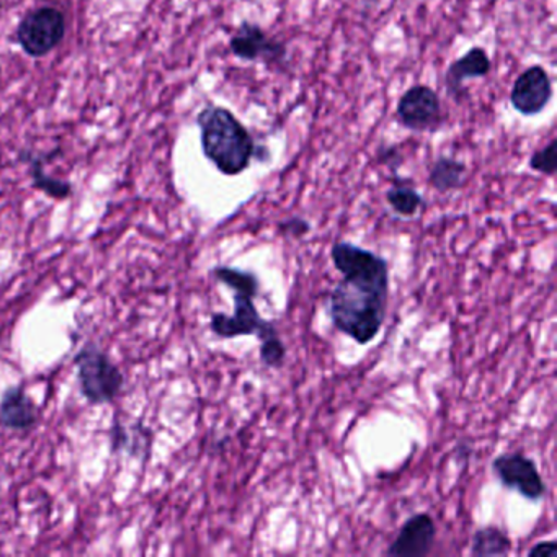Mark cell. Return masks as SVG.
Returning <instances> with one entry per match:
<instances>
[{"instance_id": "cell-17", "label": "cell", "mask_w": 557, "mask_h": 557, "mask_svg": "<svg viewBox=\"0 0 557 557\" xmlns=\"http://www.w3.org/2000/svg\"><path fill=\"white\" fill-rule=\"evenodd\" d=\"M286 354H288V348H286L285 342L280 338V335L265 338L260 344V360L265 367L278 370L285 364Z\"/></svg>"}, {"instance_id": "cell-13", "label": "cell", "mask_w": 557, "mask_h": 557, "mask_svg": "<svg viewBox=\"0 0 557 557\" xmlns=\"http://www.w3.org/2000/svg\"><path fill=\"white\" fill-rule=\"evenodd\" d=\"M466 172L468 168L465 162L455 158H440L430 169L429 182L440 194H448L465 185Z\"/></svg>"}, {"instance_id": "cell-4", "label": "cell", "mask_w": 557, "mask_h": 557, "mask_svg": "<svg viewBox=\"0 0 557 557\" xmlns=\"http://www.w3.org/2000/svg\"><path fill=\"white\" fill-rule=\"evenodd\" d=\"M79 376L81 393L90 404L112 403L122 391V371L96 344H87L74 357Z\"/></svg>"}, {"instance_id": "cell-11", "label": "cell", "mask_w": 557, "mask_h": 557, "mask_svg": "<svg viewBox=\"0 0 557 557\" xmlns=\"http://www.w3.org/2000/svg\"><path fill=\"white\" fill-rule=\"evenodd\" d=\"M492 63L484 48H471L465 57L449 64L445 74L446 94L456 102H461L468 96L465 83L468 79H482L491 73Z\"/></svg>"}, {"instance_id": "cell-8", "label": "cell", "mask_w": 557, "mask_h": 557, "mask_svg": "<svg viewBox=\"0 0 557 557\" xmlns=\"http://www.w3.org/2000/svg\"><path fill=\"white\" fill-rule=\"evenodd\" d=\"M492 471L504 487L518 492L527 500L537 502L546 495V484L536 462L523 453L497 456L492 461Z\"/></svg>"}, {"instance_id": "cell-5", "label": "cell", "mask_w": 557, "mask_h": 557, "mask_svg": "<svg viewBox=\"0 0 557 557\" xmlns=\"http://www.w3.org/2000/svg\"><path fill=\"white\" fill-rule=\"evenodd\" d=\"M66 35L64 15L54 8H40L25 15L18 24L17 41L32 58L47 57Z\"/></svg>"}, {"instance_id": "cell-2", "label": "cell", "mask_w": 557, "mask_h": 557, "mask_svg": "<svg viewBox=\"0 0 557 557\" xmlns=\"http://www.w3.org/2000/svg\"><path fill=\"white\" fill-rule=\"evenodd\" d=\"M205 158L227 177H237L250 168L256 141L231 110L210 106L197 116Z\"/></svg>"}, {"instance_id": "cell-18", "label": "cell", "mask_w": 557, "mask_h": 557, "mask_svg": "<svg viewBox=\"0 0 557 557\" xmlns=\"http://www.w3.org/2000/svg\"><path fill=\"white\" fill-rule=\"evenodd\" d=\"M557 143L556 139L549 143V145L544 146V148L537 149L533 156L530 158V168L533 171L540 172V174L547 175V177H553L556 174L557 168Z\"/></svg>"}, {"instance_id": "cell-7", "label": "cell", "mask_w": 557, "mask_h": 557, "mask_svg": "<svg viewBox=\"0 0 557 557\" xmlns=\"http://www.w3.org/2000/svg\"><path fill=\"white\" fill-rule=\"evenodd\" d=\"M396 119L409 132H433L443 123L438 94L429 86H412L397 102Z\"/></svg>"}, {"instance_id": "cell-12", "label": "cell", "mask_w": 557, "mask_h": 557, "mask_svg": "<svg viewBox=\"0 0 557 557\" xmlns=\"http://www.w3.org/2000/svg\"><path fill=\"white\" fill-rule=\"evenodd\" d=\"M38 422V407L22 387H9L0 400V425L11 430L32 429Z\"/></svg>"}, {"instance_id": "cell-1", "label": "cell", "mask_w": 557, "mask_h": 557, "mask_svg": "<svg viewBox=\"0 0 557 557\" xmlns=\"http://www.w3.org/2000/svg\"><path fill=\"white\" fill-rule=\"evenodd\" d=\"M331 257L342 273L329 296L332 324L357 344H371L386 321L389 263L373 250L345 240L332 246Z\"/></svg>"}, {"instance_id": "cell-21", "label": "cell", "mask_w": 557, "mask_h": 557, "mask_svg": "<svg viewBox=\"0 0 557 557\" xmlns=\"http://www.w3.org/2000/svg\"><path fill=\"white\" fill-rule=\"evenodd\" d=\"M557 553V544L556 541H540V543L534 544L530 550H528V556L530 557H550Z\"/></svg>"}, {"instance_id": "cell-20", "label": "cell", "mask_w": 557, "mask_h": 557, "mask_svg": "<svg viewBox=\"0 0 557 557\" xmlns=\"http://www.w3.org/2000/svg\"><path fill=\"white\" fill-rule=\"evenodd\" d=\"M376 162L381 165H399L403 162V156L399 154V149L396 146H391V148H384L377 152Z\"/></svg>"}, {"instance_id": "cell-16", "label": "cell", "mask_w": 557, "mask_h": 557, "mask_svg": "<svg viewBox=\"0 0 557 557\" xmlns=\"http://www.w3.org/2000/svg\"><path fill=\"white\" fill-rule=\"evenodd\" d=\"M30 162L32 178H34L35 187L40 188L48 197L58 198V200L70 197L71 185L67 182H61L45 174L44 161L40 158L30 159Z\"/></svg>"}, {"instance_id": "cell-9", "label": "cell", "mask_w": 557, "mask_h": 557, "mask_svg": "<svg viewBox=\"0 0 557 557\" xmlns=\"http://www.w3.org/2000/svg\"><path fill=\"white\" fill-rule=\"evenodd\" d=\"M553 99V83L543 66L528 67L515 81L510 103L520 115H540Z\"/></svg>"}, {"instance_id": "cell-3", "label": "cell", "mask_w": 557, "mask_h": 557, "mask_svg": "<svg viewBox=\"0 0 557 557\" xmlns=\"http://www.w3.org/2000/svg\"><path fill=\"white\" fill-rule=\"evenodd\" d=\"M214 278L233 289L234 293V312L233 314H223L214 312L211 315V331L220 338L247 337V335H257L260 342L265 338L278 335L275 324L267 321L257 311L256 301L259 295V276L246 270L234 269V267L220 265L213 269Z\"/></svg>"}, {"instance_id": "cell-19", "label": "cell", "mask_w": 557, "mask_h": 557, "mask_svg": "<svg viewBox=\"0 0 557 557\" xmlns=\"http://www.w3.org/2000/svg\"><path fill=\"white\" fill-rule=\"evenodd\" d=\"M278 231L283 236L296 237L298 239V237L306 236L311 231V224L302 220V218H289V220L278 224Z\"/></svg>"}, {"instance_id": "cell-6", "label": "cell", "mask_w": 557, "mask_h": 557, "mask_svg": "<svg viewBox=\"0 0 557 557\" xmlns=\"http://www.w3.org/2000/svg\"><path fill=\"white\" fill-rule=\"evenodd\" d=\"M234 57L247 63H263L265 66L283 70L286 63V45L270 37L262 27L252 22H243L231 37Z\"/></svg>"}, {"instance_id": "cell-14", "label": "cell", "mask_w": 557, "mask_h": 557, "mask_svg": "<svg viewBox=\"0 0 557 557\" xmlns=\"http://www.w3.org/2000/svg\"><path fill=\"white\" fill-rule=\"evenodd\" d=\"M511 550V540L497 527L475 530L471 541V554L478 557L507 556Z\"/></svg>"}, {"instance_id": "cell-15", "label": "cell", "mask_w": 557, "mask_h": 557, "mask_svg": "<svg viewBox=\"0 0 557 557\" xmlns=\"http://www.w3.org/2000/svg\"><path fill=\"white\" fill-rule=\"evenodd\" d=\"M386 200L394 213L404 218H412L422 210V195L412 187V184L403 178L394 181L393 187L386 191Z\"/></svg>"}, {"instance_id": "cell-10", "label": "cell", "mask_w": 557, "mask_h": 557, "mask_svg": "<svg viewBox=\"0 0 557 557\" xmlns=\"http://www.w3.org/2000/svg\"><path fill=\"white\" fill-rule=\"evenodd\" d=\"M436 541V523L430 513L410 517L387 547V556L422 557L432 553Z\"/></svg>"}]
</instances>
